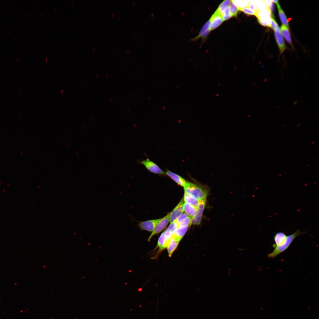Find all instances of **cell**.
Wrapping results in <instances>:
<instances>
[{
	"label": "cell",
	"instance_id": "cell-1",
	"mask_svg": "<svg viewBox=\"0 0 319 319\" xmlns=\"http://www.w3.org/2000/svg\"><path fill=\"white\" fill-rule=\"evenodd\" d=\"M306 232V231L302 232L300 230L298 229L292 234L287 236L283 243L280 245L275 247L273 251L267 255L268 257L269 258H275L280 254L286 250L289 247L295 239Z\"/></svg>",
	"mask_w": 319,
	"mask_h": 319
},
{
	"label": "cell",
	"instance_id": "cell-2",
	"mask_svg": "<svg viewBox=\"0 0 319 319\" xmlns=\"http://www.w3.org/2000/svg\"><path fill=\"white\" fill-rule=\"evenodd\" d=\"M183 187L185 193L192 196L198 200L206 198L208 191L201 186L188 182Z\"/></svg>",
	"mask_w": 319,
	"mask_h": 319
},
{
	"label": "cell",
	"instance_id": "cell-3",
	"mask_svg": "<svg viewBox=\"0 0 319 319\" xmlns=\"http://www.w3.org/2000/svg\"><path fill=\"white\" fill-rule=\"evenodd\" d=\"M172 235V233L167 229L162 233L158 239L157 245V248L158 249L157 253L158 254L167 248Z\"/></svg>",
	"mask_w": 319,
	"mask_h": 319
},
{
	"label": "cell",
	"instance_id": "cell-4",
	"mask_svg": "<svg viewBox=\"0 0 319 319\" xmlns=\"http://www.w3.org/2000/svg\"><path fill=\"white\" fill-rule=\"evenodd\" d=\"M138 163L143 165L149 171L152 173L160 175H165L163 171L157 165L148 158L141 161L136 160Z\"/></svg>",
	"mask_w": 319,
	"mask_h": 319
},
{
	"label": "cell",
	"instance_id": "cell-5",
	"mask_svg": "<svg viewBox=\"0 0 319 319\" xmlns=\"http://www.w3.org/2000/svg\"><path fill=\"white\" fill-rule=\"evenodd\" d=\"M170 215V213L161 218L160 220L156 225L154 229L148 238V241L149 242L150 241L151 238L153 236L160 233L166 227L169 222Z\"/></svg>",
	"mask_w": 319,
	"mask_h": 319
},
{
	"label": "cell",
	"instance_id": "cell-6",
	"mask_svg": "<svg viewBox=\"0 0 319 319\" xmlns=\"http://www.w3.org/2000/svg\"><path fill=\"white\" fill-rule=\"evenodd\" d=\"M206 198L199 200V204L195 216L192 218L191 224L198 225L200 224L206 205Z\"/></svg>",
	"mask_w": 319,
	"mask_h": 319
},
{
	"label": "cell",
	"instance_id": "cell-7",
	"mask_svg": "<svg viewBox=\"0 0 319 319\" xmlns=\"http://www.w3.org/2000/svg\"><path fill=\"white\" fill-rule=\"evenodd\" d=\"M161 219L139 222L138 226L141 230L152 232L156 225L160 220Z\"/></svg>",
	"mask_w": 319,
	"mask_h": 319
},
{
	"label": "cell",
	"instance_id": "cell-8",
	"mask_svg": "<svg viewBox=\"0 0 319 319\" xmlns=\"http://www.w3.org/2000/svg\"><path fill=\"white\" fill-rule=\"evenodd\" d=\"M184 202L183 198L172 211L170 212L169 220L170 223L175 221L183 212V204Z\"/></svg>",
	"mask_w": 319,
	"mask_h": 319
},
{
	"label": "cell",
	"instance_id": "cell-9",
	"mask_svg": "<svg viewBox=\"0 0 319 319\" xmlns=\"http://www.w3.org/2000/svg\"><path fill=\"white\" fill-rule=\"evenodd\" d=\"M274 31L275 38L280 53H282L286 49L287 47L282 35L281 33L280 29L277 28Z\"/></svg>",
	"mask_w": 319,
	"mask_h": 319
},
{
	"label": "cell",
	"instance_id": "cell-10",
	"mask_svg": "<svg viewBox=\"0 0 319 319\" xmlns=\"http://www.w3.org/2000/svg\"><path fill=\"white\" fill-rule=\"evenodd\" d=\"M210 19L211 22V31L216 29L220 25L223 21L220 14L217 10Z\"/></svg>",
	"mask_w": 319,
	"mask_h": 319
},
{
	"label": "cell",
	"instance_id": "cell-11",
	"mask_svg": "<svg viewBox=\"0 0 319 319\" xmlns=\"http://www.w3.org/2000/svg\"><path fill=\"white\" fill-rule=\"evenodd\" d=\"M165 174L170 178L179 185L184 187L188 182L180 176L171 171L167 170Z\"/></svg>",
	"mask_w": 319,
	"mask_h": 319
},
{
	"label": "cell",
	"instance_id": "cell-12",
	"mask_svg": "<svg viewBox=\"0 0 319 319\" xmlns=\"http://www.w3.org/2000/svg\"><path fill=\"white\" fill-rule=\"evenodd\" d=\"M180 241L172 236L168 245L167 248L168 255L170 257L172 255L173 252L177 248Z\"/></svg>",
	"mask_w": 319,
	"mask_h": 319
},
{
	"label": "cell",
	"instance_id": "cell-13",
	"mask_svg": "<svg viewBox=\"0 0 319 319\" xmlns=\"http://www.w3.org/2000/svg\"><path fill=\"white\" fill-rule=\"evenodd\" d=\"M287 235L283 232H279L276 233L274 236V240L275 244L273 246L274 248L276 246L281 245L285 241Z\"/></svg>",
	"mask_w": 319,
	"mask_h": 319
},
{
	"label": "cell",
	"instance_id": "cell-14",
	"mask_svg": "<svg viewBox=\"0 0 319 319\" xmlns=\"http://www.w3.org/2000/svg\"><path fill=\"white\" fill-rule=\"evenodd\" d=\"M183 209L184 212L192 218L195 216L197 211V208L185 202L183 204Z\"/></svg>",
	"mask_w": 319,
	"mask_h": 319
},
{
	"label": "cell",
	"instance_id": "cell-15",
	"mask_svg": "<svg viewBox=\"0 0 319 319\" xmlns=\"http://www.w3.org/2000/svg\"><path fill=\"white\" fill-rule=\"evenodd\" d=\"M189 227V226L178 227L172 234V236L180 241L187 232Z\"/></svg>",
	"mask_w": 319,
	"mask_h": 319
},
{
	"label": "cell",
	"instance_id": "cell-16",
	"mask_svg": "<svg viewBox=\"0 0 319 319\" xmlns=\"http://www.w3.org/2000/svg\"><path fill=\"white\" fill-rule=\"evenodd\" d=\"M183 199L184 202L188 203L197 209L199 204V200L185 193H184Z\"/></svg>",
	"mask_w": 319,
	"mask_h": 319
},
{
	"label": "cell",
	"instance_id": "cell-17",
	"mask_svg": "<svg viewBox=\"0 0 319 319\" xmlns=\"http://www.w3.org/2000/svg\"><path fill=\"white\" fill-rule=\"evenodd\" d=\"M211 22L210 19L203 26L200 30L198 35L195 37L192 38L189 40V41H195L199 39L200 36L204 32L211 28Z\"/></svg>",
	"mask_w": 319,
	"mask_h": 319
},
{
	"label": "cell",
	"instance_id": "cell-18",
	"mask_svg": "<svg viewBox=\"0 0 319 319\" xmlns=\"http://www.w3.org/2000/svg\"><path fill=\"white\" fill-rule=\"evenodd\" d=\"M276 4L277 5L279 17L282 23L283 24V25L289 28V23L285 13L281 7L279 3L278 2Z\"/></svg>",
	"mask_w": 319,
	"mask_h": 319
},
{
	"label": "cell",
	"instance_id": "cell-19",
	"mask_svg": "<svg viewBox=\"0 0 319 319\" xmlns=\"http://www.w3.org/2000/svg\"><path fill=\"white\" fill-rule=\"evenodd\" d=\"M280 30L282 35L286 41L292 45V40L289 28L283 25L281 26Z\"/></svg>",
	"mask_w": 319,
	"mask_h": 319
},
{
	"label": "cell",
	"instance_id": "cell-20",
	"mask_svg": "<svg viewBox=\"0 0 319 319\" xmlns=\"http://www.w3.org/2000/svg\"><path fill=\"white\" fill-rule=\"evenodd\" d=\"M231 0H225L223 1L219 5L217 10L220 14L229 6Z\"/></svg>",
	"mask_w": 319,
	"mask_h": 319
},
{
	"label": "cell",
	"instance_id": "cell-21",
	"mask_svg": "<svg viewBox=\"0 0 319 319\" xmlns=\"http://www.w3.org/2000/svg\"><path fill=\"white\" fill-rule=\"evenodd\" d=\"M230 12L232 17H236L239 9L237 6L231 0L229 6Z\"/></svg>",
	"mask_w": 319,
	"mask_h": 319
},
{
	"label": "cell",
	"instance_id": "cell-22",
	"mask_svg": "<svg viewBox=\"0 0 319 319\" xmlns=\"http://www.w3.org/2000/svg\"><path fill=\"white\" fill-rule=\"evenodd\" d=\"M178 227V224L175 221L170 223L168 227L166 229L170 231L172 234L175 232V231Z\"/></svg>",
	"mask_w": 319,
	"mask_h": 319
},
{
	"label": "cell",
	"instance_id": "cell-23",
	"mask_svg": "<svg viewBox=\"0 0 319 319\" xmlns=\"http://www.w3.org/2000/svg\"><path fill=\"white\" fill-rule=\"evenodd\" d=\"M192 218L188 216L185 219L178 224V227L181 226H189L191 225V221Z\"/></svg>",
	"mask_w": 319,
	"mask_h": 319
},
{
	"label": "cell",
	"instance_id": "cell-24",
	"mask_svg": "<svg viewBox=\"0 0 319 319\" xmlns=\"http://www.w3.org/2000/svg\"><path fill=\"white\" fill-rule=\"evenodd\" d=\"M271 27L274 30L278 28H279V27L274 18V15L272 13L271 16Z\"/></svg>",
	"mask_w": 319,
	"mask_h": 319
},
{
	"label": "cell",
	"instance_id": "cell-25",
	"mask_svg": "<svg viewBox=\"0 0 319 319\" xmlns=\"http://www.w3.org/2000/svg\"><path fill=\"white\" fill-rule=\"evenodd\" d=\"M240 10L246 14L255 15V12L251 9L248 6L244 7L240 9Z\"/></svg>",
	"mask_w": 319,
	"mask_h": 319
},
{
	"label": "cell",
	"instance_id": "cell-26",
	"mask_svg": "<svg viewBox=\"0 0 319 319\" xmlns=\"http://www.w3.org/2000/svg\"><path fill=\"white\" fill-rule=\"evenodd\" d=\"M188 216L185 212H183L175 221L179 224L185 219Z\"/></svg>",
	"mask_w": 319,
	"mask_h": 319
},
{
	"label": "cell",
	"instance_id": "cell-27",
	"mask_svg": "<svg viewBox=\"0 0 319 319\" xmlns=\"http://www.w3.org/2000/svg\"><path fill=\"white\" fill-rule=\"evenodd\" d=\"M315 142V141H313V142H312V144H313V143H314Z\"/></svg>",
	"mask_w": 319,
	"mask_h": 319
},
{
	"label": "cell",
	"instance_id": "cell-28",
	"mask_svg": "<svg viewBox=\"0 0 319 319\" xmlns=\"http://www.w3.org/2000/svg\"><path fill=\"white\" fill-rule=\"evenodd\" d=\"M300 125V124H298V125H297V126H299V125Z\"/></svg>",
	"mask_w": 319,
	"mask_h": 319
},
{
	"label": "cell",
	"instance_id": "cell-29",
	"mask_svg": "<svg viewBox=\"0 0 319 319\" xmlns=\"http://www.w3.org/2000/svg\"><path fill=\"white\" fill-rule=\"evenodd\" d=\"M284 125H285V124L283 125V127L284 126Z\"/></svg>",
	"mask_w": 319,
	"mask_h": 319
},
{
	"label": "cell",
	"instance_id": "cell-30",
	"mask_svg": "<svg viewBox=\"0 0 319 319\" xmlns=\"http://www.w3.org/2000/svg\"><path fill=\"white\" fill-rule=\"evenodd\" d=\"M309 165H307V166H308Z\"/></svg>",
	"mask_w": 319,
	"mask_h": 319
},
{
	"label": "cell",
	"instance_id": "cell-31",
	"mask_svg": "<svg viewBox=\"0 0 319 319\" xmlns=\"http://www.w3.org/2000/svg\"><path fill=\"white\" fill-rule=\"evenodd\" d=\"M309 136V135H308V136H307V137H308V136Z\"/></svg>",
	"mask_w": 319,
	"mask_h": 319
}]
</instances>
